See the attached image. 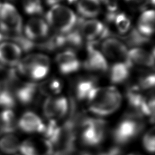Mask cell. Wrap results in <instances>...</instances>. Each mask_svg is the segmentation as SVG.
<instances>
[{
  "mask_svg": "<svg viewBox=\"0 0 155 155\" xmlns=\"http://www.w3.org/2000/svg\"><path fill=\"white\" fill-rule=\"evenodd\" d=\"M149 1H150V3H151L153 5L154 4V0H149Z\"/></svg>",
  "mask_w": 155,
  "mask_h": 155,
  "instance_id": "4dcf8cb0",
  "label": "cell"
},
{
  "mask_svg": "<svg viewBox=\"0 0 155 155\" xmlns=\"http://www.w3.org/2000/svg\"><path fill=\"white\" fill-rule=\"evenodd\" d=\"M84 67L87 70L96 73H105L108 68L105 57L102 52L94 48L93 44H88L87 56Z\"/></svg>",
  "mask_w": 155,
  "mask_h": 155,
  "instance_id": "8fae6325",
  "label": "cell"
},
{
  "mask_svg": "<svg viewBox=\"0 0 155 155\" xmlns=\"http://www.w3.org/2000/svg\"><path fill=\"white\" fill-rule=\"evenodd\" d=\"M24 31L26 38L33 41L46 38L49 33V28L42 19L33 18L27 22Z\"/></svg>",
  "mask_w": 155,
  "mask_h": 155,
  "instance_id": "4fadbf2b",
  "label": "cell"
},
{
  "mask_svg": "<svg viewBox=\"0 0 155 155\" xmlns=\"http://www.w3.org/2000/svg\"><path fill=\"white\" fill-rule=\"evenodd\" d=\"M154 73L148 74L139 79L138 87L140 89L147 90L152 88L154 87Z\"/></svg>",
  "mask_w": 155,
  "mask_h": 155,
  "instance_id": "83f0119b",
  "label": "cell"
},
{
  "mask_svg": "<svg viewBox=\"0 0 155 155\" xmlns=\"http://www.w3.org/2000/svg\"><path fill=\"white\" fill-rule=\"evenodd\" d=\"M22 18L16 8L10 4L0 3V30L2 34L12 37L21 33Z\"/></svg>",
  "mask_w": 155,
  "mask_h": 155,
  "instance_id": "8992f818",
  "label": "cell"
},
{
  "mask_svg": "<svg viewBox=\"0 0 155 155\" xmlns=\"http://www.w3.org/2000/svg\"><path fill=\"white\" fill-rule=\"evenodd\" d=\"M22 50L15 43L4 42L0 44V63L9 66L18 65L21 60Z\"/></svg>",
  "mask_w": 155,
  "mask_h": 155,
  "instance_id": "5bb4252c",
  "label": "cell"
},
{
  "mask_svg": "<svg viewBox=\"0 0 155 155\" xmlns=\"http://www.w3.org/2000/svg\"><path fill=\"white\" fill-rule=\"evenodd\" d=\"M0 134H7L13 132L18 126L13 112L10 109H5L1 114Z\"/></svg>",
  "mask_w": 155,
  "mask_h": 155,
  "instance_id": "7402d4cb",
  "label": "cell"
},
{
  "mask_svg": "<svg viewBox=\"0 0 155 155\" xmlns=\"http://www.w3.org/2000/svg\"><path fill=\"white\" fill-rule=\"evenodd\" d=\"M19 140L16 137L7 134L0 139V150L7 154H13L19 149Z\"/></svg>",
  "mask_w": 155,
  "mask_h": 155,
  "instance_id": "cb8c5ba5",
  "label": "cell"
},
{
  "mask_svg": "<svg viewBox=\"0 0 155 155\" xmlns=\"http://www.w3.org/2000/svg\"><path fill=\"white\" fill-rule=\"evenodd\" d=\"M127 43L131 46L140 45L146 44L148 42L149 39L140 34L137 29L133 28L131 31L124 37Z\"/></svg>",
  "mask_w": 155,
  "mask_h": 155,
  "instance_id": "484cf974",
  "label": "cell"
},
{
  "mask_svg": "<svg viewBox=\"0 0 155 155\" xmlns=\"http://www.w3.org/2000/svg\"><path fill=\"white\" fill-rule=\"evenodd\" d=\"M131 67L125 62H115L110 68L109 77L113 84H121L128 78Z\"/></svg>",
  "mask_w": 155,
  "mask_h": 155,
  "instance_id": "ac0fdd59",
  "label": "cell"
},
{
  "mask_svg": "<svg viewBox=\"0 0 155 155\" xmlns=\"http://www.w3.org/2000/svg\"><path fill=\"white\" fill-rule=\"evenodd\" d=\"M25 12L30 15H38L42 13L43 7L41 0H22Z\"/></svg>",
  "mask_w": 155,
  "mask_h": 155,
  "instance_id": "d4e9b609",
  "label": "cell"
},
{
  "mask_svg": "<svg viewBox=\"0 0 155 155\" xmlns=\"http://www.w3.org/2000/svg\"><path fill=\"white\" fill-rule=\"evenodd\" d=\"M90 110L99 116H106L115 111L121 103V96L113 87H96L87 99Z\"/></svg>",
  "mask_w": 155,
  "mask_h": 155,
  "instance_id": "6da1fadb",
  "label": "cell"
},
{
  "mask_svg": "<svg viewBox=\"0 0 155 155\" xmlns=\"http://www.w3.org/2000/svg\"><path fill=\"white\" fill-rule=\"evenodd\" d=\"M106 19L109 22H113L117 31L120 34H125L130 29L131 21L129 18L124 13L114 12H108Z\"/></svg>",
  "mask_w": 155,
  "mask_h": 155,
  "instance_id": "ffe728a7",
  "label": "cell"
},
{
  "mask_svg": "<svg viewBox=\"0 0 155 155\" xmlns=\"http://www.w3.org/2000/svg\"><path fill=\"white\" fill-rule=\"evenodd\" d=\"M45 18L47 24L61 34H66L72 30L78 20L70 8L60 4L51 6Z\"/></svg>",
  "mask_w": 155,
  "mask_h": 155,
  "instance_id": "277c9868",
  "label": "cell"
},
{
  "mask_svg": "<svg viewBox=\"0 0 155 155\" xmlns=\"http://www.w3.org/2000/svg\"><path fill=\"white\" fill-rule=\"evenodd\" d=\"M62 87V84L59 79L57 78H51L44 81L38 85V90L42 94L50 97L53 94L59 93Z\"/></svg>",
  "mask_w": 155,
  "mask_h": 155,
  "instance_id": "603a6c76",
  "label": "cell"
},
{
  "mask_svg": "<svg viewBox=\"0 0 155 155\" xmlns=\"http://www.w3.org/2000/svg\"><path fill=\"white\" fill-rule=\"evenodd\" d=\"M79 128L81 129V139L87 146H96L104 139L107 133V123L98 118L85 117Z\"/></svg>",
  "mask_w": 155,
  "mask_h": 155,
  "instance_id": "5b68a950",
  "label": "cell"
},
{
  "mask_svg": "<svg viewBox=\"0 0 155 155\" xmlns=\"http://www.w3.org/2000/svg\"><path fill=\"white\" fill-rule=\"evenodd\" d=\"M142 117L133 110L127 112L112 133L115 142L118 145H124L137 136L144 127Z\"/></svg>",
  "mask_w": 155,
  "mask_h": 155,
  "instance_id": "7a4b0ae2",
  "label": "cell"
},
{
  "mask_svg": "<svg viewBox=\"0 0 155 155\" xmlns=\"http://www.w3.org/2000/svg\"><path fill=\"white\" fill-rule=\"evenodd\" d=\"M18 73L32 80L38 81L47 76L50 70L49 58L43 54H31L18 64Z\"/></svg>",
  "mask_w": 155,
  "mask_h": 155,
  "instance_id": "3957f363",
  "label": "cell"
},
{
  "mask_svg": "<svg viewBox=\"0 0 155 155\" xmlns=\"http://www.w3.org/2000/svg\"><path fill=\"white\" fill-rule=\"evenodd\" d=\"M137 30L140 34L148 38L154 33V12L153 10H148L142 13L138 20Z\"/></svg>",
  "mask_w": 155,
  "mask_h": 155,
  "instance_id": "e0dca14e",
  "label": "cell"
},
{
  "mask_svg": "<svg viewBox=\"0 0 155 155\" xmlns=\"http://www.w3.org/2000/svg\"><path fill=\"white\" fill-rule=\"evenodd\" d=\"M97 81L95 78H82L78 81L75 86V94L79 100L87 99L92 90L96 87Z\"/></svg>",
  "mask_w": 155,
  "mask_h": 155,
  "instance_id": "d6986e66",
  "label": "cell"
},
{
  "mask_svg": "<svg viewBox=\"0 0 155 155\" xmlns=\"http://www.w3.org/2000/svg\"><path fill=\"white\" fill-rule=\"evenodd\" d=\"M101 50L105 57L115 62L127 63L132 67L128 57V50L120 40L114 38H107L102 42Z\"/></svg>",
  "mask_w": 155,
  "mask_h": 155,
  "instance_id": "ba28073f",
  "label": "cell"
},
{
  "mask_svg": "<svg viewBox=\"0 0 155 155\" xmlns=\"http://www.w3.org/2000/svg\"><path fill=\"white\" fill-rule=\"evenodd\" d=\"M122 151L117 146L113 147L107 150L99 152L97 154H94V155H122Z\"/></svg>",
  "mask_w": 155,
  "mask_h": 155,
  "instance_id": "f1b7e54d",
  "label": "cell"
},
{
  "mask_svg": "<svg viewBox=\"0 0 155 155\" xmlns=\"http://www.w3.org/2000/svg\"><path fill=\"white\" fill-rule=\"evenodd\" d=\"M128 57L130 62L133 64L148 67H153L154 64V50L152 53L143 48L134 47L128 52Z\"/></svg>",
  "mask_w": 155,
  "mask_h": 155,
  "instance_id": "2e32d148",
  "label": "cell"
},
{
  "mask_svg": "<svg viewBox=\"0 0 155 155\" xmlns=\"http://www.w3.org/2000/svg\"><path fill=\"white\" fill-rule=\"evenodd\" d=\"M18 126L21 130L27 133H43L45 125L35 113L27 111L19 119Z\"/></svg>",
  "mask_w": 155,
  "mask_h": 155,
  "instance_id": "9a60e30c",
  "label": "cell"
},
{
  "mask_svg": "<svg viewBox=\"0 0 155 155\" xmlns=\"http://www.w3.org/2000/svg\"><path fill=\"white\" fill-rule=\"evenodd\" d=\"M77 10L84 17L93 18L98 15L101 12V2L99 0H79Z\"/></svg>",
  "mask_w": 155,
  "mask_h": 155,
  "instance_id": "44dd1931",
  "label": "cell"
},
{
  "mask_svg": "<svg viewBox=\"0 0 155 155\" xmlns=\"http://www.w3.org/2000/svg\"><path fill=\"white\" fill-rule=\"evenodd\" d=\"M56 62L59 71L63 74H70L77 71L81 62L73 51L66 50L56 57Z\"/></svg>",
  "mask_w": 155,
  "mask_h": 155,
  "instance_id": "7c38bea8",
  "label": "cell"
},
{
  "mask_svg": "<svg viewBox=\"0 0 155 155\" xmlns=\"http://www.w3.org/2000/svg\"><path fill=\"white\" fill-rule=\"evenodd\" d=\"M143 144L145 148L149 152L154 151V129L151 128L148 131L143 138Z\"/></svg>",
  "mask_w": 155,
  "mask_h": 155,
  "instance_id": "4316f807",
  "label": "cell"
},
{
  "mask_svg": "<svg viewBox=\"0 0 155 155\" xmlns=\"http://www.w3.org/2000/svg\"><path fill=\"white\" fill-rule=\"evenodd\" d=\"M148 0H125V1L134 8L141 9L145 7Z\"/></svg>",
  "mask_w": 155,
  "mask_h": 155,
  "instance_id": "f546056e",
  "label": "cell"
},
{
  "mask_svg": "<svg viewBox=\"0 0 155 155\" xmlns=\"http://www.w3.org/2000/svg\"><path fill=\"white\" fill-rule=\"evenodd\" d=\"M68 108L69 104L65 97L50 96L44 101L43 112L46 117L54 120L65 116L68 111Z\"/></svg>",
  "mask_w": 155,
  "mask_h": 155,
  "instance_id": "9c48e42d",
  "label": "cell"
},
{
  "mask_svg": "<svg viewBox=\"0 0 155 155\" xmlns=\"http://www.w3.org/2000/svg\"><path fill=\"white\" fill-rule=\"evenodd\" d=\"M79 32L82 39L88 42V44H94L97 41L107 37L110 31L101 21L96 19L83 21L78 19Z\"/></svg>",
  "mask_w": 155,
  "mask_h": 155,
  "instance_id": "52a82bcc",
  "label": "cell"
},
{
  "mask_svg": "<svg viewBox=\"0 0 155 155\" xmlns=\"http://www.w3.org/2000/svg\"><path fill=\"white\" fill-rule=\"evenodd\" d=\"M19 150L22 155H52L53 148L46 139H28L21 145Z\"/></svg>",
  "mask_w": 155,
  "mask_h": 155,
  "instance_id": "30bf717a",
  "label": "cell"
}]
</instances>
